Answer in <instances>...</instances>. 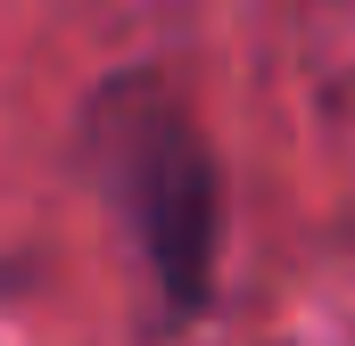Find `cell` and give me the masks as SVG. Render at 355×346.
<instances>
[{"instance_id":"obj_1","label":"cell","mask_w":355,"mask_h":346,"mask_svg":"<svg viewBox=\"0 0 355 346\" xmlns=\"http://www.w3.org/2000/svg\"><path fill=\"white\" fill-rule=\"evenodd\" d=\"M91 140L107 157V181H116V198L132 215V239H141L149 272H157L166 305L198 313L207 280H215V239H223V181H215V157H207L198 124L157 83L124 75V83L99 91Z\"/></svg>"}]
</instances>
